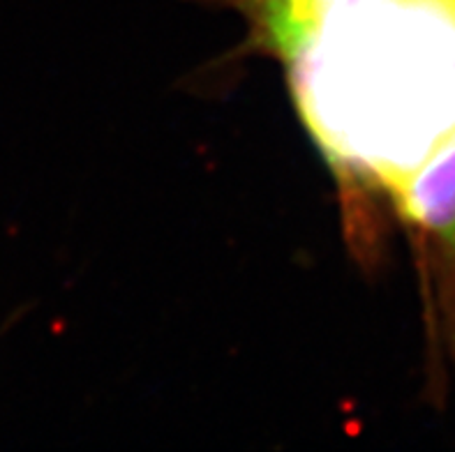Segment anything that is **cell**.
Instances as JSON below:
<instances>
[{
    "instance_id": "obj_1",
    "label": "cell",
    "mask_w": 455,
    "mask_h": 452,
    "mask_svg": "<svg viewBox=\"0 0 455 452\" xmlns=\"http://www.w3.org/2000/svg\"><path fill=\"white\" fill-rule=\"evenodd\" d=\"M291 65L319 144L388 192L455 134V0H347Z\"/></svg>"
},
{
    "instance_id": "obj_2",
    "label": "cell",
    "mask_w": 455,
    "mask_h": 452,
    "mask_svg": "<svg viewBox=\"0 0 455 452\" xmlns=\"http://www.w3.org/2000/svg\"><path fill=\"white\" fill-rule=\"evenodd\" d=\"M391 194L404 218L455 250V134Z\"/></svg>"
},
{
    "instance_id": "obj_3",
    "label": "cell",
    "mask_w": 455,
    "mask_h": 452,
    "mask_svg": "<svg viewBox=\"0 0 455 452\" xmlns=\"http://www.w3.org/2000/svg\"><path fill=\"white\" fill-rule=\"evenodd\" d=\"M347 0H248L252 23L266 46L291 63Z\"/></svg>"
}]
</instances>
